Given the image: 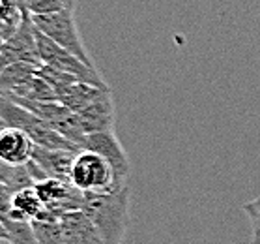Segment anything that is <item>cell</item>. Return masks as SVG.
<instances>
[{
    "label": "cell",
    "instance_id": "obj_1",
    "mask_svg": "<svg viewBox=\"0 0 260 244\" xmlns=\"http://www.w3.org/2000/svg\"><path fill=\"white\" fill-rule=\"evenodd\" d=\"M81 210L98 227L105 244H122L129 227V186L83 194Z\"/></svg>",
    "mask_w": 260,
    "mask_h": 244
},
{
    "label": "cell",
    "instance_id": "obj_2",
    "mask_svg": "<svg viewBox=\"0 0 260 244\" xmlns=\"http://www.w3.org/2000/svg\"><path fill=\"white\" fill-rule=\"evenodd\" d=\"M0 120L6 126H13L23 130L26 135L34 141L38 147H45V149H56V150H71V152H79L77 145L68 141L64 135H60L47 120L40 119L38 115L30 113L28 109L21 107L19 103L8 98L0 92Z\"/></svg>",
    "mask_w": 260,
    "mask_h": 244
},
{
    "label": "cell",
    "instance_id": "obj_3",
    "mask_svg": "<svg viewBox=\"0 0 260 244\" xmlns=\"http://www.w3.org/2000/svg\"><path fill=\"white\" fill-rule=\"evenodd\" d=\"M36 29L49 36L53 42H56L60 47L68 49L70 53L83 60L84 64L94 66L90 59L88 51L84 47L83 38L79 34L75 10H62L54 13H43V15H32Z\"/></svg>",
    "mask_w": 260,
    "mask_h": 244
},
{
    "label": "cell",
    "instance_id": "obj_4",
    "mask_svg": "<svg viewBox=\"0 0 260 244\" xmlns=\"http://www.w3.org/2000/svg\"><path fill=\"white\" fill-rule=\"evenodd\" d=\"M71 184L83 194L111 190L114 186H122L114 179L111 164L94 150L83 149L73 158L71 166Z\"/></svg>",
    "mask_w": 260,
    "mask_h": 244
},
{
    "label": "cell",
    "instance_id": "obj_5",
    "mask_svg": "<svg viewBox=\"0 0 260 244\" xmlns=\"http://www.w3.org/2000/svg\"><path fill=\"white\" fill-rule=\"evenodd\" d=\"M36 43H38V53H40L42 64L51 66V68L58 70V72L71 73V75H75V77L84 81V83L95 85V87H101V89H109V85L105 83V79L98 73L95 66L84 64L79 57L70 53L68 49L60 47L58 43L53 42L51 38L45 36V34L40 32L38 29H36Z\"/></svg>",
    "mask_w": 260,
    "mask_h": 244
},
{
    "label": "cell",
    "instance_id": "obj_6",
    "mask_svg": "<svg viewBox=\"0 0 260 244\" xmlns=\"http://www.w3.org/2000/svg\"><path fill=\"white\" fill-rule=\"evenodd\" d=\"M15 62L42 66L38 43H36V26L32 15L26 10H23V19H21L17 30L2 43V49H0V70L10 64H15Z\"/></svg>",
    "mask_w": 260,
    "mask_h": 244
},
{
    "label": "cell",
    "instance_id": "obj_7",
    "mask_svg": "<svg viewBox=\"0 0 260 244\" xmlns=\"http://www.w3.org/2000/svg\"><path fill=\"white\" fill-rule=\"evenodd\" d=\"M84 149L94 150L100 156H103L114 171V179L118 184H127V177H129V160L125 154L124 147L118 141V137L114 130L95 131V133H86V141H84Z\"/></svg>",
    "mask_w": 260,
    "mask_h": 244
},
{
    "label": "cell",
    "instance_id": "obj_8",
    "mask_svg": "<svg viewBox=\"0 0 260 244\" xmlns=\"http://www.w3.org/2000/svg\"><path fill=\"white\" fill-rule=\"evenodd\" d=\"M34 141L23 130L13 126L0 128V160L6 166L19 167L32 160L34 154Z\"/></svg>",
    "mask_w": 260,
    "mask_h": 244
},
{
    "label": "cell",
    "instance_id": "obj_9",
    "mask_svg": "<svg viewBox=\"0 0 260 244\" xmlns=\"http://www.w3.org/2000/svg\"><path fill=\"white\" fill-rule=\"evenodd\" d=\"M64 244H105L98 227L81 208L60 216Z\"/></svg>",
    "mask_w": 260,
    "mask_h": 244
},
{
    "label": "cell",
    "instance_id": "obj_10",
    "mask_svg": "<svg viewBox=\"0 0 260 244\" xmlns=\"http://www.w3.org/2000/svg\"><path fill=\"white\" fill-rule=\"evenodd\" d=\"M77 117L84 133L114 130V101L111 90H105L88 107L79 111Z\"/></svg>",
    "mask_w": 260,
    "mask_h": 244
},
{
    "label": "cell",
    "instance_id": "obj_11",
    "mask_svg": "<svg viewBox=\"0 0 260 244\" xmlns=\"http://www.w3.org/2000/svg\"><path fill=\"white\" fill-rule=\"evenodd\" d=\"M77 152L71 150H56V149H45V147H34L32 160L42 167V171L51 177L64 182H71V166L73 158Z\"/></svg>",
    "mask_w": 260,
    "mask_h": 244
},
{
    "label": "cell",
    "instance_id": "obj_12",
    "mask_svg": "<svg viewBox=\"0 0 260 244\" xmlns=\"http://www.w3.org/2000/svg\"><path fill=\"white\" fill-rule=\"evenodd\" d=\"M105 90H111V89H101V87H95V85L77 81V83H71L56 89V100L70 109L71 113L77 115L79 111L88 107L95 98H100Z\"/></svg>",
    "mask_w": 260,
    "mask_h": 244
},
{
    "label": "cell",
    "instance_id": "obj_13",
    "mask_svg": "<svg viewBox=\"0 0 260 244\" xmlns=\"http://www.w3.org/2000/svg\"><path fill=\"white\" fill-rule=\"evenodd\" d=\"M40 66L28 64V62H15L0 70V92L13 94L15 90L28 81L32 75L38 73Z\"/></svg>",
    "mask_w": 260,
    "mask_h": 244
},
{
    "label": "cell",
    "instance_id": "obj_14",
    "mask_svg": "<svg viewBox=\"0 0 260 244\" xmlns=\"http://www.w3.org/2000/svg\"><path fill=\"white\" fill-rule=\"evenodd\" d=\"M12 207L24 214L28 220H36L45 212V205L36 194L34 186H26V188H19L12 194Z\"/></svg>",
    "mask_w": 260,
    "mask_h": 244
},
{
    "label": "cell",
    "instance_id": "obj_15",
    "mask_svg": "<svg viewBox=\"0 0 260 244\" xmlns=\"http://www.w3.org/2000/svg\"><path fill=\"white\" fill-rule=\"evenodd\" d=\"M32 227H34L38 244H64L60 218L51 214L47 208L40 218L32 220Z\"/></svg>",
    "mask_w": 260,
    "mask_h": 244
},
{
    "label": "cell",
    "instance_id": "obj_16",
    "mask_svg": "<svg viewBox=\"0 0 260 244\" xmlns=\"http://www.w3.org/2000/svg\"><path fill=\"white\" fill-rule=\"evenodd\" d=\"M2 226L6 229L10 244H38L32 220H12V218H0Z\"/></svg>",
    "mask_w": 260,
    "mask_h": 244
},
{
    "label": "cell",
    "instance_id": "obj_17",
    "mask_svg": "<svg viewBox=\"0 0 260 244\" xmlns=\"http://www.w3.org/2000/svg\"><path fill=\"white\" fill-rule=\"evenodd\" d=\"M23 10L30 15H43L62 10H77V0H19Z\"/></svg>",
    "mask_w": 260,
    "mask_h": 244
},
{
    "label": "cell",
    "instance_id": "obj_18",
    "mask_svg": "<svg viewBox=\"0 0 260 244\" xmlns=\"http://www.w3.org/2000/svg\"><path fill=\"white\" fill-rule=\"evenodd\" d=\"M0 182L6 184L8 188H12L13 192L19 190V188L34 186V180L30 177L26 164L19 167H12V166H6L2 160H0Z\"/></svg>",
    "mask_w": 260,
    "mask_h": 244
},
{
    "label": "cell",
    "instance_id": "obj_19",
    "mask_svg": "<svg viewBox=\"0 0 260 244\" xmlns=\"http://www.w3.org/2000/svg\"><path fill=\"white\" fill-rule=\"evenodd\" d=\"M243 212L251 222V240L249 244H260V196L254 197L253 201L243 205Z\"/></svg>",
    "mask_w": 260,
    "mask_h": 244
},
{
    "label": "cell",
    "instance_id": "obj_20",
    "mask_svg": "<svg viewBox=\"0 0 260 244\" xmlns=\"http://www.w3.org/2000/svg\"><path fill=\"white\" fill-rule=\"evenodd\" d=\"M0 240H8L6 229H4V226H2V222H0Z\"/></svg>",
    "mask_w": 260,
    "mask_h": 244
},
{
    "label": "cell",
    "instance_id": "obj_21",
    "mask_svg": "<svg viewBox=\"0 0 260 244\" xmlns=\"http://www.w3.org/2000/svg\"><path fill=\"white\" fill-rule=\"evenodd\" d=\"M2 126H6V124H4V122H2V120H0V128H2Z\"/></svg>",
    "mask_w": 260,
    "mask_h": 244
}]
</instances>
